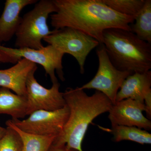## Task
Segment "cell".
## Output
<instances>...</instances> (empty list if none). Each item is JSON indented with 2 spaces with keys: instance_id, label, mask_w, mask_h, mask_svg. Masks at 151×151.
<instances>
[{
  "instance_id": "6da1fadb",
  "label": "cell",
  "mask_w": 151,
  "mask_h": 151,
  "mask_svg": "<svg viewBox=\"0 0 151 151\" xmlns=\"http://www.w3.org/2000/svg\"><path fill=\"white\" fill-rule=\"evenodd\" d=\"M56 12L50 15L54 29L65 27L78 30L103 44V33L108 29L131 31L134 18L118 13L102 0H53Z\"/></svg>"
},
{
  "instance_id": "7a4b0ae2",
  "label": "cell",
  "mask_w": 151,
  "mask_h": 151,
  "mask_svg": "<svg viewBox=\"0 0 151 151\" xmlns=\"http://www.w3.org/2000/svg\"><path fill=\"white\" fill-rule=\"evenodd\" d=\"M63 95L69 116L52 144L65 145L68 148L83 151L82 142L89 125L97 116L109 112L113 103L102 92L95 91L89 96L79 87L67 88Z\"/></svg>"
},
{
  "instance_id": "3957f363",
  "label": "cell",
  "mask_w": 151,
  "mask_h": 151,
  "mask_svg": "<svg viewBox=\"0 0 151 151\" xmlns=\"http://www.w3.org/2000/svg\"><path fill=\"white\" fill-rule=\"evenodd\" d=\"M112 64L118 70L144 73L151 68V44L132 32L119 28L106 29L103 44Z\"/></svg>"
},
{
  "instance_id": "277c9868",
  "label": "cell",
  "mask_w": 151,
  "mask_h": 151,
  "mask_svg": "<svg viewBox=\"0 0 151 151\" xmlns=\"http://www.w3.org/2000/svg\"><path fill=\"white\" fill-rule=\"evenodd\" d=\"M53 0H41L22 17L16 33V48L39 49L43 47L42 40L51 34L47 24L50 15L56 12Z\"/></svg>"
},
{
  "instance_id": "5b68a950",
  "label": "cell",
  "mask_w": 151,
  "mask_h": 151,
  "mask_svg": "<svg viewBox=\"0 0 151 151\" xmlns=\"http://www.w3.org/2000/svg\"><path fill=\"white\" fill-rule=\"evenodd\" d=\"M64 55L50 45L39 49L11 48L0 45V63L15 64L20 60L24 58L39 64L50 76L52 84L58 81L55 71L60 80H65L62 64Z\"/></svg>"
},
{
  "instance_id": "8992f818",
  "label": "cell",
  "mask_w": 151,
  "mask_h": 151,
  "mask_svg": "<svg viewBox=\"0 0 151 151\" xmlns=\"http://www.w3.org/2000/svg\"><path fill=\"white\" fill-rule=\"evenodd\" d=\"M43 40L63 54L73 56L77 60L82 74L84 72V64L88 55L100 45L91 37L69 27L54 29Z\"/></svg>"
},
{
  "instance_id": "52a82bcc",
  "label": "cell",
  "mask_w": 151,
  "mask_h": 151,
  "mask_svg": "<svg viewBox=\"0 0 151 151\" xmlns=\"http://www.w3.org/2000/svg\"><path fill=\"white\" fill-rule=\"evenodd\" d=\"M97 47L99 66L97 73L91 81L79 87L83 90L94 89L102 92L114 104L123 82L133 73L118 70L109 59L104 45H100Z\"/></svg>"
},
{
  "instance_id": "ba28073f",
  "label": "cell",
  "mask_w": 151,
  "mask_h": 151,
  "mask_svg": "<svg viewBox=\"0 0 151 151\" xmlns=\"http://www.w3.org/2000/svg\"><path fill=\"white\" fill-rule=\"evenodd\" d=\"M67 105L54 111H35L24 120L12 119V122L19 129L27 133L43 136L57 137L62 132L69 116Z\"/></svg>"
},
{
  "instance_id": "9c48e42d",
  "label": "cell",
  "mask_w": 151,
  "mask_h": 151,
  "mask_svg": "<svg viewBox=\"0 0 151 151\" xmlns=\"http://www.w3.org/2000/svg\"><path fill=\"white\" fill-rule=\"evenodd\" d=\"M36 71L30 73L27 81V116L36 111H54L65 107L66 103L63 92L60 91L58 81L52 83L51 88L47 89L36 79Z\"/></svg>"
},
{
  "instance_id": "30bf717a",
  "label": "cell",
  "mask_w": 151,
  "mask_h": 151,
  "mask_svg": "<svg viewBox=\"0 0 151 151\" xmlns=\"http://www.w3.org/2000/svg\"><path fill=\"white\" fill-rule=\"evenodd\" d=\"M144 103L131 99L116 102L109 111L108 118L111 126L134 127L146 130L151 129V120L143 115Z\"/></svg>"
},
{
  "instance_id": "8fae6325",
  "label": "cell",
  "mask_w": 151,
  "mask_h": 151,
  "mask_svg": "<svg viewBox=\"0 0 151 151\" xmlns=\"http://www.w3.org/2000/svg\"><path fill=\"white\" fill-rule=\"evenodd\" d=\"M37 64L22 58L13 66L0 70V87L12 90L16 94L27 97L26 83L30 73L37 70Z\"/></svg>"
},
{
  "instance_id": "7c38bea8",
  "label": "cell",
  "mask_w": 151,
  "mask_h": 151,
  "mask_svg": "<svg viewBox=\"0 0 151 151\" xmlns=\"http://www.w3.org/2000/svg\"><path fill=\"white\" fill-rule=\"evenodd\" d=\"M37 0H6L0 17V45L10 40L16 33L21 21L20 14L27 6L36 4Z\"/></svg>"
},
{
  "instance_id": "4fadbf2b",
  "label": "cell",
  "mask_w": 151,
  "mask_h": 151,
  "mask_svg": "<svg viewBox=\"0 0 151 151\" xmlns=\"http://www.w3.org/2000/svg\"><path fill=\"white\" fill-rule=\"evenodd\" d=\"M151 71L134 73L124 80L116 96V102L131 99L144 103L147 94L151 91Z\"/></svg>"
},
{
  "instance_id": "5bb4252c",
  "label": "cell",
  "mask_w": 151,
  "mask_h": 151,
  "mask_svg": "<svg viewBox=\"0 0 151 151\" xmlns=\"http://www.w3.org/2000/svg\"><path fill=\"white\" fill-rule=\"evenodd\" d=\"M27 97L14 94L9 89L0 88V114H6L12 119L27 116Z\"/></svg>"
},
{
  "instance_id": "9a60e30c",
  "label": "cell",
  "mask_w": 151,
  "mask_h": 151,
  "mask_svg": "<svg viewBox=\"0 0 151 151\" xmlns=\"http://www.w3.org/2000/svg\"><path fill=\"white\" fill-rule=\"evenodd\" d=\"M18 134L22 142V151H48L55 139V136H43L30 134L19 129L11 120L6 123Z\"/></svg>"
},
{
  "instance_id": "2e32d148",
  "label": "cell",
  "mask_w": 151,
  "mask_h": 151,
  "mask_svg": "<svg viewBox=\"0 0 151 151\" xmlns=\"http://www.w3.org/2000/svg\"><path fill=\"white\" fill-rule=\"evenodd\" d=\"M111 132L116 142L129 141L142 145L151 144V134L137 127L115 125L112 126Z\"/></svg>"
},
{
  "instance_id": "e0dca14e",
  "label": "cell",
  "mask_w": 151,
  "mask_h": 151,
  "mask_svg": "<svg viewBox=\"0 0 151 151\" xmlns=\"http://www.w3.org/2000/svg\"><path fill=\"white\" fill-rule=\"evenodd\" d=\"M130 24L131 32L151 44V1L145 0L142 9Z\"/></svg>"
},
{
  "instance_id": "ac0fdd59",
  "label": "cell",
  "mask_w": 151,
  "mask_h": 151,
  "mask_svg": "<svg viewBox=\"0 0 151 151\" xmlns=\"http://www.w3.org/2000/svg\"><path fill=\"white\" fill-rule=\"evenodd\" d=\"M106 5L118 13L134 17L137 16L145 0H102Z\"/></svg>"
},
{
  "instance_id": "d6986e66",
  "label": "cell",
  "mask_w": 151,
  "mask_h": 151,
  "mask_svg": "<svg viewBox=\"0 0 151 151\" xmlns=\"http://www.w3.org/2000/svg\"><path fill=\"white\" fill-rule=\"evenodd\" d=\"M5 135L0 139V151H22V142L17 133L7 126Z\"/></svg>"
},
{
  "instance_id": "ffe728a7",
  "label": "cell",
  "mask_w": 151,
  "mask_h": 151,
  "mask_svg": "<svg viewBox=\"0 0 151 151\" xmlns=\"http://www.w3.org/2000/svg\"><path fill=\"white\" fill-rule=\"evenodd\" d=\"M145 105V112L147 113V118L149 120L151 119V91L149 92L144 99Z\"/></svg>"
},
{
  "instance_id": "44dd1931",
  "label": "cell",
  "mask_w": 151,
  "mask_h": 151,
  "mask_svg": "<svg viewBox=\"0 0 151 151\" xmlns=\"http://www.w3.org/2000/svg\"><path fill=\"white\" fill-rule=\"evenodd\" d=\"M48 151H78L68 148L65 145H56L52 144Z\"/></svg>"
},
{
  "instance_id": "7402d4cb",
  "label": "cell",
  "mask_w": 151,
  "mask_h": 151,
  "mask_svg": "<svg viewBox=\"0 0 151 151\" xmlns=\"http://www.w3.org/2000/svg\"><path fill=\"white\" fill-rule=\"evenodd\" d=\"M6 131V128H4L0 126V139L5 135Z\"/></svg>"
}]
</instances>
